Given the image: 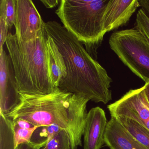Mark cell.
<instances>
[{"mask_svg":"<svg viewBox=\"0 0 149 149\" xmlns=\"http://www.w3.org/2000/svg\"><path fill=\"white\" fill-rule=\"evenodd\" d=\"M47 35L61 54L67 75L58 88L83 96L95 102L108 103L112 99V79L106 70L87 52L83 45L61 24L45 22Z\"/></svg>","mask_w":149,"mask_h":149,"instance_id":"6da1fadb","label":"cell"},{"mask_svg":"<svg viewBox=\"0 0 149 149\" xmlns=\"http://www.w3.org/2000/svg\"><path fill=\"white\" fill-rule=\"evenodd\" d=\"M89 101L83 96L56 87L47 95L20 94L19 104L5 116L12 120H26L34 126L57 125L68 134L71 149H77L82 146Z\"/></svg>","mask_w":149,"mask_h":149,"instance_id":"7a4b0ae2","label":"cell"},{"mask_svg":"<svg viewBox=\"0 0 149 149\" xmlns=\"http://www.w3.org/2000/svg\"><path fill=\"white\" fill-rule=\"evenodd\" d=\"M47 39L46 29L40 37L27 42L8 34L6 46L22 95H47L56 88L49 73Z\"/></svg>","mask_w":149,"mask_h":149,"instance_id":"3957f363","label":"cell"},{"mask_svg":"<svg viewBox=\"0 0 149 149\" xmlns=\"http://www.w3.org/2000/svg\"><path fill=\"white\" fill-rule=\"evenodd\" d=\"M108 0H61L56 13L63 26L85 46L97 61V50L106 32L103 16Z\"/></svg>","mask_w":149,"mask_h":149,"instance_id":"277c9868","label":"cell"},{"mask_svg":"<svg viewBox=\"0 0 149 149\" xmlns=\"http://www.w3.org/2000/svg\"><path fill=\"white\" fill-rule=\"evenodd\" d=\"M109 44L126 67L145 83L149 82V44L139 31L131 29L114 32Z\"/></svg>","mask_w":149,"mask_h":149,"instance_id":"5b68a950","label":"cell"},{"mask_svg":"<svg viewBox=\"0 0 149 149\" xmlns=\"http://www.w3.org/2000/svg\"><path fill=\"white\" fill-rule=\"evenodd\" d=\"M108 109L111 117L130 118L146 127L149 120V103L144 86L129 91Z\"/></svg>","mask_w":149,"mask_h":149,"instance_id":"8992f818","label":"cell"},{"mask_svg":"<svg viewBox=\"0 0 149 149\" xmlns=\"http://www.w3.org/2000/svg\"><path fill=\"white\" fill-rule=\"evenodd\" d=\"M14 26L18 40L23 42L37 39L45 30V22L31 0H16Z\"/></svg>","mask_w":149,"mask_h":149,"instance_id":"52a82bcc","label":"cell"},{"mask_svg":"<svg viewBox=\"0 0 149 149\" xmlns=\"http://www.w3.org/2000/svg\"><path fill=\"white\" fill-rule=\"evenodd\" d=\"M20 102V94L11 58L3 49L0 53V112L6 115Z\"/></svg>","mask_w":149,"mask_h":149,"instance_id":"ba28073f","label":"cell"},{"mask_svg":"<svg viewBox=\"0 0 149 149\" xmlns=\"http://www.w3.org/2000/svg\"><path fill=\"white\" fill-rule=\"evenodd\" d=\"M137 0H110L103 16V27L107 33L126 25L138 8Z\"/></svg>","mask_w":149,"mask_h":149,"instance_id":"9c48e42d","label":"cell"},{"mask_svg":"<svg viewBox=\"0 0 149 149\" xmlns=\"http://www.w3.org/2000/svg\"><path fill=\"white\" fill-rule=\"evenodd\" d=\"M104 111L99 107L88 112L84 133V149H100L104 144L107 125Z\"/></svg>","mask_w":149,"mask_h":149,"instance_id":"30bf717a","label":"cell"},{"mask_svg":"<svg viewBox=\"0 0 149 149\" xmlns=\"http://www.w3.org/2000/svg\"><path fill=\"white\" fill-rule=\"evenodd\" d=\"M104 140L110 149H148L113 117L107 123Z\"/></svg>","mask_w":149,"mask_h":149,"instance_id":"8fae6325","label":"cell"},{"mask_svg":"<svg viewBox=\"0 0 149 149\" xmlns=\"http://www.w3.org/2000/svg\"><path fill=\"white\" fill-rule=\"evenodd\" d=\"M47 38L48 59L49 73L54 86L58 87L59 84L66 77V66L63 57L57 46L53 40L48 36Z\"/></svg>","mask_w":149,"mask_h":149,"instance_id":"7c38bea8","label":"cell"},{"mask_svg":"<svg viewBox=\"0 0 149 149\" xmlns=\"http://www.w3.org/2000/svg\"><path fill=\"white\" fill-rule=\"evenodd\" d=\"M62 129L55 125L38 126L34 132L29 144L34 149H41Z\"/></svg>","mask_w":149,"mask_h":149,"instance_id":"4fadbf2b","label":"cell"},{"mask_svg":"<svg viewBox=\"0 0 149 149\" xmlns=\"http://www.w3.org/2000/svg\"><path fill=\"white\" fill-rule=\"evenodd\" d=\"M0 149H17L13 120L0 112Z\"/></svg>","mask_w":149,"mask_h":149,"instance_id":"5bb4252c","label":"cell"},{"mask_svg":"<svg viewBox=\"0 0 149 149\" xmlns=\"http://www.w3.org/2000/svg\"><path fill=\"white\" fill-rule=\"evenodd\" d=\"M139 143L149 149V130L135 120L122 117H114Z\"/></svg>","mask_w":149,"mask_h":149,"instance_id":"9a60e30c","label":"cell"},{"mask_svg":"<svg viewBox=\"0 0 149 149\" xmlns=\"http://www.w3.org/2000/svg\"><path fill=\"white\" fill-rule=\"evenodd\" d=\"M16 0L0 1V18L5 20L11 29L15 24Z\"/></svg>","mask_w":149,"mask_h":149,"instance_id":"2e32d148","label":"cell"},{"mask_svg":"<svg viewBox=\"0 0 149 149\" xmlns=\"http://www.w3.org/2000/svg\"><path fill=\"white\" fill-rule=\"evenodd\" d=\"M41 149H71L69 136L66 131L62 130Z\"/></svg>","mask_w":149,"mask_h":149,"instance_id":"e0dca14e","label":"cell"},{"mask_svg":"<svg viewBox=\"0 0 149 149\" xmlns=\"http://www.w3.org/2000/svg\"><path fill=\"white\" fill-rule=\"evenodd\" d=\"M38 127V126H35L33 128L24 129L14 125L15 139L16 148H18V146L20 145L29 143L34 132Z\"/></svg>","mask_w":149,"mask_h":149,"instance_id":"ac0fdd59","label":"cell"},{"mask_svg":"<svg viewBox=\"0 0 149 149\" xmlns=\"http://www.w3.org/2000/svg\"><path fill=\"white\" fill-rule=\"evenodd\" d=\"M136 29L144 36L149 44V19L141 9L136 14Z\"/></svg>","mask_w":149,"mask_h":149,"instance_id":"d6986e66","label":"cell"},{"mask_svg":"<svg viewBox=\"0 0 149 149\" xmlns=\"http://www.w3.org/2000/svg\"><path fill=\"white\" fill-rule=\"evenodd\" d=\"M9 27L6 22L0 18V53L3 50V47L8 36Z\"/></svg>","mask_w":149,"mask_h":149,"instance_id":"ffe728a7","label":"cell"},{"mask_svg":"<svg viewBox=\"0 0 149 149\" xmlns=\"http://www.w3.org/2000/svg\"><path fill=\"white\" fill-rule=\"evenodd\" d=\"M13 120L14 125L18 126L20 128L29 129V128H33L35 126L29 122L23 119H16Z\"/></svg>","mask_w":149,"mask_h":149,"instance_id":"44dd1931","label":"cell"},{"mask_svg":"<svg viewBox=\"0 0 149 149\" xmlns=\"http://www.w3.org/2000/svg\"><path fill=\"white\" fill-rule=\"evenodd\" d=\"M141 9L149 19V0H138Z\"/></svg>","mask_w":149,"mask_h":149,"instance_id":"7402d4cb","label":"cell"},{"mask_svg":"<svg viewBox=\"0 0 149 149\" xmlns=\"http://www.w3.org/2000/svg\"><path fill=\"white\" fill-rule=\"evenodd\" d=\"M40 1L47 8H54L56 7L59 2H60V1L58 0H41Z\"/></svg>","mask_w":149,"mask_h":149,"instance_id":"603a6c76","label":"cell"},{"mask_svg":"<svg viewBox=\"0 0 149 149\" xmlns=\"http://www.w3.org/2000/svg\"><path fill=\"white\" fill-rule=\"evenodd\" d=\"M144 86L145 92L149 103V82L146 83Z\"/></svg>","mask_w":149,"mask_h":149,"instance_id":"cb8c5ba5","label":"cell"},{"mask_svg":"<svg viewBox=\"0 0 149 149\" xmlns=\"http://www.w3.org/2000/svg\"><path fill=\"white\" fill-rule=\"evenodd\" d=\"M17 149H34L29 144H23L18 146Z\"/></svg>","mask_w":149,"mask_h":149,"instance_id":"d4e9b609","label":"cell"}]
</instances>
